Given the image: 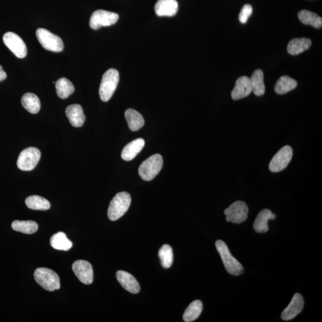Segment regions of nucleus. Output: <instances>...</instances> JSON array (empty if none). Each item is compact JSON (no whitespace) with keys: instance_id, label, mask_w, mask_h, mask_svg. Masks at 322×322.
Wrapping results in <instances>:
<instances>
[{"instance_id":"f257e3e1","label":"nucleus","mask_w":322,"mask_h":322,"mask_svg":"<svg viewBox=\"0 0 322 322\" xmlns=\"http://www.w3.org/2000/svg\"><path fill=\"white\" fill-rule=\"evenodd\" d=\"M131 202L130 195L127 192H120L109 204L108 216L109 220L116 221L122 217L130 208Z\"/></svg>"},{"instance_id":"f03ea898","label":"nucleus","mask_w":322,"mask_h":322,"mask_svg":"<svg viewBox=\"0 0 322 322\" xmlns=\"http://www.w3.org/2000/svg\"><path fill=\"white\" fill-rule=\"evenodd\" d=\"M215 246L222 260L227 272L234 276L242 274L244 269L242 264L233 257L228 246L224 242L218 240L215 242Z\"/></svg>"},{"instance_id":"7ed1b4c3","label":"nucleus","mask_w":322,"mask_h":322,"mask_svg":"<svg viewBox=\"0 0 322 322\" xmlns=\"http://www.w3.org/2000/svg\"><path fill=\"white\" fill-rule=\"evenodd\" d=\"M120 74L116 69H110L103 75L99 88L100 99L108 102L113 96L119 85Z\"/></svg>"},{"instance_id":"20e7f679","label":"nucleus","mask_w":322,"mask_h":322,"mask_svg":"<svg viewBox=\"0 0 322 322\" xmlns=\"http://www.w3.org/2000/svg\"><path fill=\"white\" fill-rule=\"evenodd\" d=\"M34 278L37 283L48 291H54L60 289V278L53 270L40 267L34 272Z\"/></svg>"},{"instance_id":"39448f33","label":"nucleus","mask_w":322,"mask_h":322,"mask_svg":"<svg viewBox=\"0 0 322 322\" xmlns=\"http://www.w3.org/2000/svg\"><path fill=\"white\" fill-rule=\"evenodd\" d=\"M163 166V159L160 154H155L141 163L139 174L143 180H153L160 173Z\"/></svg>"},{"instance_id":"423d86ee","label":"nucleus","mask_w":322,"mask_h":322,"mask_svg":"<svg viewBox=\"0 0 322 322\" xmlns=\"http://www.w3.org/2000/svg\"><path fill=\"white\" fill-rule=\"evenodd\" d=\"M36 36L40 44L45 50L58 53L64 48L62 40L45 29H38L36 31Z\"/></svg>"},{"instance_id":"0eeeda50","label":"nucleus","mask_w":322,"mask_h":322,"mask_svg":"<svg viewBox=\"0 0 322 322\" xmlns=\"http://www.w3.org/2000/svg\"><path fill=\"white\" fill-rule=\"evenodd\" d=\"M41 158L39 149L31 147L21 152L20 154L17 166L22 171H32L36 167Z\"/></svg>"},{"instance_id":"6e6552de","label":"nucleus","mask_w":322,"mask_h":322,"mask_svg":"<svg viewBox=\"0 0 322 322\" xmlns=\"http://www.w3.org/2000/svg\"><path fill=\"white\" fill-rule=\"evenodd\" d=\"M119 19V15L117 13L103 10H96L91 16L90 27L93 30H99L103 27L116 24Z\"/></svg>"},{"instance_id":"1a4fd4ad","label":"nucleus","mask_w":322,"mask_h":322,"mask_svg":"<svg viewBox=\"0 0 322 322\" xmlns=\"http://www.w3.org/2000/svg\"><path fill=\"white\" fill-rule=\"evenodd\" d=\"M249 209L243 201H238L224 210L226 220L228 222L240 224L246 221L248 216Z\"/></svg>"},{"instance_id":"9d476101","label":"nucleus","mask_w":322,"mask_h":322,"mask_svg":"<svg viewBox=\"0 0 322 322\" xmlns=\"http://www.w3.org/2000/svg\"><path fill=\"white\" fill-rule=\"evenodd\" d=\"M293 151L291 146H285L280 149L269 163V169L273 172L283 170L291 161Z\"/></svg>"},{"instance_id":"9b49d317","label":"nucleus","mask_w":322,"mask_h":322,"mask_svg":"<svg viewBox=\"0 0 322 322\" xmlns=\"http://www.w3.org/2000/svg\"><path fill=\"white\" fill-rule=\"evenodd\" d=\"M2 40L5 45L17 57L23 59L27 56V45L21 37L17 34L8 32L4 34Z\"/></svg>"},{"instance_id":"f8f14e48","label":"nucleus","mask_w":322,"mask_h":322,"mask_svg":"<svg viewBox=\"0 0 322 322\" xmlns=\"http://www.w3.org/2000/svg\"><path fill=\"white\" fill-rule=\"evenodd\" d=\"M73 270L78 279L82 283L90 284L93 283L94 275L91 264L85 260H77L73 264Z\"/></svg>"},{"instance_id":"ddd939ff","label":"nucleus","mask_w":322,"mask_h":322,"mask_svg":"<svg viewBox=\"0 0 322 322\" xmlns=\"http://www.w3.org/2000/svg\"><path fill=\"white\" fill-rule=\"evenodd\" d=\"M304 301L303 296L300 294H295L290 302L288 306L283 310L281 318L283 321L292 320L302 312L303 309Z\"/></svg>"},{"instance_id":"4468645a","label":"nucleus","mask_w":322,"mask_h":322,"mask_svg":"<svg viewBox=\"0 0 322 322\" xmlns=\"http://www.w3.org/2000/svg\"><path fill=\"white\" fill-rule=\"evenodd\" d=\"M250 79L246 76L239 78L236 82L234 90L231 93L232 98L235 100H240L248 96L252 93Z\"/></svg>"},{"instance_id":"2eb2a0df","label":"nucleus","mask_w":322,"mask_h":322,"mask_svg":"<svg viewBox=\"0 0 322 322\" xmlns=\"http://www.w3.org/2000/svg\"><path fill=\"white\" fill-rule=\"evenodd\" d=\"M117 279L121 285L131 294H136L140 292V284L130 273L120 270L117 272Z\"/></svg>"},{"instance_id":"dca6fc26","label":"nucleus","mask_w":322,"mask_h":322,"mask_svg":"<svg viewBox=\"0 0 322 322\" xmlns=\"http://www.w3.org/2000/svg\"><path fill=\"white\" fill-rule=\"evenodd\" d=\"M179 5L176 0H158L155 6L158 16L172 17L177 14Z\"/></svg>"},{"instance_id":"f3484780","label":"nucleus","mask_w":322,"mask_h":322,"mask_svg":"<svg viewBox=\"0 0 322 322\" xmlns=\"http://www.w3.org/2000/svg\"><path fill=\"white\" fill-rule=\"evenodd\" d=\"M66 115L74 127H80L84 125L85 116L81 106L79 104L69 106L66 109Z\"/></svg>"},{"instance_id":"a211bd4d","label":"nucleus","mask_w":322,"mask_h":322,"mask_svg":"<svg viewBox=\"0 0 322 322\" xmlns=\"http://www.w3.org/2000/svg\"><path fill=\"white\" fill-rule=\"evenodd\" d=\"M276 215L268 209H264L260 211L254 221V229L255 231L260 234H264L269 231L268 221L275 220Z\"/></svg>"},{"instance_id":"6ab92c4d","label":"nucleus","mask_w":322,"mask_h":322,"mask_svg":"<svg viewBox=\"0 0 322 322\" xmlns=\"http://www.w3.org/2000/svg\"><path fill=\"white\" fill-rule=\"evenodd\" d=\"M145 145V140L141 138L132 141L123 149L121 153L122 159L126 161L133 160L142 151Z\"/></svg>"},{"instance_id":"aec40b11","label":"nucleus","mask_w":322,"mask_h":322,"mask_svg":"<svg viewBox=\"0 0 322 322\" xmlns=\"http://www.w3.org/2000/svg\"><path fill=\"white\" fill-rule=\"evenodd\" d=\"M311 45L312 41L309 39H295L289 42L287 47V51L291 55H298L308 50Z\"/></svg>"},{"instance_id":"412c9836","label":"nucleus","mask_w":322,"mask_h":322,"mask_svg":"<svg viewBox=\"0 0 322 322\" xmlns=\"http://www.w3.org/2000/svg\"><path fill=\"white\" fill-rule=\"evenodd\" d=\"M125 117L129 128L131 131H138L145 124V120L142 115L134 109H127L125 111Z\"/></svg>"},{"instance_id":"4be33fe9","label":"nucleus","mask_w":322,"mask_h":322,"mask_svg":"<svg viewBox=\"0 0 322 322\" xmlns=\"http://www.w3.org/2000/svg\"><path fill=\"white\" fill-rule=\"evenodd\" d=\"M21 103L26 110L31 114L38 113L41 108V103L38 96L33 93L25 94L22 97Z\"/></svg>"},{"instance_id":"5701e85b","label":"nucleus","mask_w":322,"mask_h":322,"mask_svg":"<svg viewBox=\"0 0 322 322\" xmlns=\"http://www.w3.org/2000/svg\"><path fill=\"white\" fill-rule=\"evenodd\" d=\"M252 91L256 96H261L265 93L266 87L264 82V74L261 70H255L253 73L251 79Z\"/></svg>"},{"instance_id":"b1692460","label":"nucleus","mask_w":322,"mask_h":322,"mask_svg":"<svg viewBox=\"0 0 322 322\" xmlns=\"http://www.w3.org/2000/svg\"><path fill=\"white\" fill-rule=\"evenodd\" d=\"M298 19L303 24L311 25L315 28H321L322 19L317 14L309 10H303L298 14Z\"/></svg>"},{"instance_id":"393cba45","label":"nucleus","mask_w":322,"mask_h":322,"mask_svg":"<svg viewBox=\"0 0 322 322\" xmlns=\"http://www.w3.org/2000/svg\"><path fill=\"white\" fill-rule=\"evenodd\" d=\"M297 87L296 80L289 76H282L278 80L276 84L275 90L278 94H284L291 91Z\"/></svg>"},{"instance_id":"a878e982","label":"nucleus","mask_w":322,"mask_h":322,"mask_svg":"<svg viewBox=\"0 0 322 322\" xmlns=\"http://www.w3.org/2000/svg\"><path fill=\"white\" fill-rule=\"evenodd\" d=\"M50 245L54 249L68 251L73 246V243L68 240L64 233L58 232L51 238Z\"/></svg>"},{"instance_id":"bb28decb","label":"nucleus","mask_w":322,"mask_h":322,"mask_svg":"<svg viewBox=\"0 0 322 322\" xmlns=\"http://www.w3.org/2000/svg\"><path fill=\"white\" fill-rule=\"evenodd\" d=\"M26 205L33 210H48L50 208L49 201L38 195H32L25 200Z\"/></svg>"},{"instance_id":"cd10ccee","label":"nucleus","mask_w":322,"mask_h":322,"mask_svg":"<svg viewBox=\"0 0 322 322\" xmlns=\"http://www.w3.org/2000/svg\"><path fill=\"white\" fill-rule=\"evenodd\" d=\"M56 89L57 96L62 99L68 98L75 91L73 83L66 78H62L57 80Z\"/></svg>"},{"instance_id":"c85d7f7f","label":"nucleus","mask_w":322,"mask_h":322,"mask_svg":"<svg viewBox=\"0 0 322 322\" xmlns=\"http://www.w3.org/2000/svg\"><path fill=\"white\" fill-rule=\"evenodd\" d=\"M203 304L200 300H195L189 305L183 316L184 321L191 322L196 320L202 313Z\"/></svg>"},{"instance_id":"c756f323","label":"nucleus","mask_w":322,"mask_h":322,"mask_svg":"<svg viewBox=\"0 0 322 322\" xmlns=\"http://www.w3.org/2000/svg\"><path fill=\"white\" fill-rule=\"evenodd\" d=\"M14 231L21 232L25 234H33L38 231L39 226L34 221L16 220L11 224Z\"/></svg>"},{"instance_id":"7c9ffc66","label":"nucleus","mask_w":322,"mask_h":322,"mask_svg":"<svg viewBox=\"0 0 322 322\" xmlns=\"http://www.w3.org/2000/svg\"><path fill=\"white\" fill-rule=\"evenodd\" d=\"M158 256L163 268L171 267L173 263V252L170 246L166 244L163 245L158 252Z\"/></svg>"},{"instance_id":"2f4dec72","label":"nucleus","mask_w":322,"mask_h":322,"mask_svg":"<svg viewBox=\"0 0 322 322\" xmlns=\"http://www.w3.org/2000/svg\"><path fill=\"white\" fill-rule=\"evenodd\" d=\"M253 11V8L251 5H244L242 8L239 19L242 24H246L250 16H251Z\"/></svg>"},{"instance_id":"473e14b6","label":"nucleus","mask_w":322,"mask_h":322,"mask_svg":"<svg viewBox=\"0 0 322 322\" xmlns=\"http://www.w3.org/2000/svg\"><path fill=\"white\" fill-rule=\"evenodd\" d=\"M7 78V74L5 73L1 66H0V82L2 81Z\"/></svg>"}]
</instances>
